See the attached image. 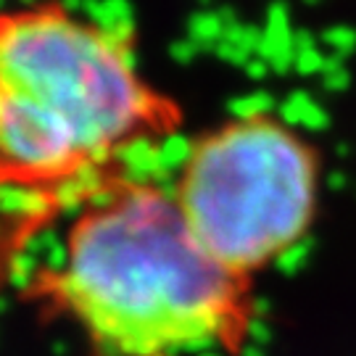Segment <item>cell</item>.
<instances>
[{
	"mask_svg": "<svg viewBox=\"0 0 356 356\" xmlns=\"http://www.w3.org/2000/svg\"><path fill=\"white\" fill-rule=\"evenodd\" d=\"M319 191L314 143L280 116L248 111L193 143L172 198L195 241L222 267L254 280L306 238Z\"/></svg>",
	"mask_w": 356,
	"mask_h": 356,
	"instance_id": "obj_3",
	"label": "cell"
},
{
	"mask_svg": "<svg viewBox=\"0 0 356 356\" xmlns=\"http://www.w3.org/2000/svg\"><path fill=\"white\" fill-rule=\"evenodd\" d=\"M179 124L127 40L66 6L0 13V185L48 191Z\"/></svg>",
	"mask_w": 356,
	"mask_h": 356,
	"instance_id": "obj_2",
	"label": "cell"
},
{
	"mask_svg": "<svg viewBox=\"0 0 356 356\" xmlns=\"http://www.w3.org/2000/svg\"><path fill=\"white\" fill-rule=\"evenodd\" d=\"M32 291L95 356L235 354L254 325V280L222 267L172 193L145 182L111 185L76 216Z\"/></svg>",
	"mask_w": 356,
	"mask_h": 356,
	"instance_id": "obj_1",
	"label": "cell"
}]
</instances>
